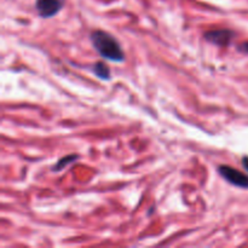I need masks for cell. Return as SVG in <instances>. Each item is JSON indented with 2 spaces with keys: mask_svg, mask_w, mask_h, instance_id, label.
I'll list each match as a JSON object with an SVG mask.
<instances>
[{
  "mask_svg": "<svg viewBox=\"0 0 248 248\" xmlns=\"http://www.w3.org/2000/svg\"><path fill=\"white\" fill-rule=\"evenodd\" d=\"M90 39H91V43L93 45L94 50L103 58L110 61V62L116 63L125 61V52H124L123 47H121L120 43L110 33L97 29V31H92Z\"/></svg>",
  "mask_w": 248,
  "mask_h": 248,
  "instance_id": "6da1fadb",
  "label": "cell"
},
{
  "mask_svg": "<svg viewBox=\"0 0 248 248\" xmlns=\"http://www.w3.org/2000/svg\"><path fill=\"white\" fill-rule=\"evenodd\" d=\"M218 173L232 186L241 189H248V176L244 172L228 165H220L218 166Z\"/></svg>",
  "mask_w": 248,
  "mask_h": 248,
  "instance_id": "7a4b0ae2",
  "label": "cell"
},
{
  "mask_svg": "<svg viewBox=\"0 0 248 248\" xmlns=\"http://www.w3.org/2000/svg\"><path fill=\"white\" fill-rule=\"evenodd\" d=\"M65 0H35V10L41 18H51L64 7Z\"/></svg>",
  "mask_w": 248,
  "mask_h": 248,
  "instance_id": "3957f363",
  "label": "cell"
},
{
  "mask_svg": "<svg viewBox=\"0 0 248 248\" xmlns=\"http://www.w3.org/2000/svg\"><path fill=\"white\" fill-rule=\"evenodd\" d=\"M235 33L232 29L228 28H219V29H211L203 34L205 40L208 43L213 44L217 46H229L234 39Z\"/></svg>",
  "mask_w": 248,
  "mask_h": 248,
  "instance_id": "277c9868",
  "label": "cell"
},
{
  "mask_svg": "<svg viewBox=\"0 0 248 248\" xmlns=\"http://www.w3.org/2000/svg\"><path fill=\"white\" fill-rule=\"evenodd\" d=\"M92 72L96 75L98 79L101 80H110L111 79V73L110 68L103 62H96L92 65Z\"/></svg>",
  "mask_w": 248,
  "mask_h": 248,
  "instance_id": "5b68a950",
  "label": "cell"
},
{
  "mask_svg": "<svg viewBox=\"0 0 248 248\" xmlns=\"http://www.w3.org/2000/svg\"><path fill=\"white\" fill-rule=\"evenodd\" d=\"M78 159H79V156H78L77 154L67 155V156L62 157V159H60L57 162H56L55 166L52 167V171H53V172H60V171H62V170L65 169V167H67L68 165L73 164V162H74L75 160H78Z\"/></svg>",
  "mask_w": 248,
  "mask_h": 248,
  "instance_id": "8992f818",
  "label": "cell"
},
{
  "mask_svg": "<svg viewBox=\"0 0 248 248\" xmlns=\"http://www.w3.org/2000/svg\"><path fill=\"white\" fill-rule=\"evenodd\" d=\"M237 50H239L240 52L246 53V55H248V40L245 41V43L240 44L239 47H237Z\"/></svg>",
  "mask_w": 248,
  "mask_h": 248,
  "instance_id": "52a82bcc",
  "label": "cell"
},
{
  "mask_svg": "<svg viewBox=\"0 0 248 248\" xmlns=\"http://www.w3.org/2000/svg\"><path fill=\"white\" fill-rule=\"evenodd\" d=\"M242 166H244V169L248 172V156L242 157Z\"/></svg>",
  "mask_w": 248,
  "mask_h": 248,
  "instance_id": "ba28073f",
  "label": "cell"
}]
</instances>
